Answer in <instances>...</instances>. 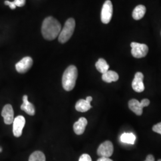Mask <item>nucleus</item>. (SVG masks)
Returning <instances> with one entry per match:
<instances>
[{
    "instance_id": "393cba45",
    "label": "nucleus",
    "mask_w": 161,
    "mask_h": 161,
    "mask_svg": "<svg viewBox=\"0 0 161 161\" xmlns=\"http://www.w3.org/2000/svg\"><path fill=\"white\" fill-rule=\"evenodd\" d=\"M97 161H113L110 159L109 158H106V157H100Z\"/></svg>"
},
{
    "instance_id": "f257e3e1",
    "label": "nucleus",
    "mask_w": 161,
    "mask_h": 161,
    "mask_svg": "<svg viewBox=\"0 0 161 161\" xmlns=\"http://www.w3.org/2000/svg\"><path fill=\"white\" fill-rule=\"evenodd\" d=\"M62 30L60 22L52 16L44 19L42 25L41 32L43 37L47 40L52 41L56 39Z\"/></svg>"
},
{
    "instance_id": "a211bd4d",
    "label": "nucleus",
    "mask_w": 161,
    "mask_h": 161,
    "mask_svg": "<svg viewBox=\"0 0 161 161\" xmlns=\"http://www.w3.org/2000/svg\"><path fill=\"white\" fill-rule=\"evenodd\" d=\"M136 136L133 133H124L121 135V142L127 144H134L136 141Z\"/></svg>"
},
{
    "instance_id": "ddd939ff",
    "label": "nucleus",
    "mask_w": 161,
    "mask_h": 161,
    "mask_svg": "<svg viewBox=\"0 0 161 161\" xmlns=\"http://www.w3.org/2000/svg\"><path fill=\"white\" fill-rule=\"evenodd\" d=\"M20 108L28 115L31 116L35 115V109L34 106L28 101V97L26 95H25L23 97V104L21 105Z\"/></svg>"
},
{
    "instance_id": "bb28decb",
    "label": "nucleus",
    "mask_w": 161,
    "mask_h": 161,
    "mask_svg": "<svg viewBox=\"0 0 161 161\" xmlns=\"http://www.w3.org/2000/svg\"><path fill=\"white\" fill-rule=\"evenodd\" d=\"M2 151V148L0 147V152Z\"/></svg>"
},
{
    "instance_id": "0eeeda50",
    "label": "nucleus",
    "mask_w": 161,
    "mask_h": 161,
    "mask_svg": "<svg viewBox=\"0 0 161 161\" xmlns=\"http://www.w3.org/2000/svg\"><path fill=\"white\" fill-rule=\"evenodd\" d=\"M98 155L100 157L109 158L114 153V146L111 142L106 141L100 144L97 151Z\"/></svg>"
},
{
    "instance_id": "1a4fd4ad",
    "label": "nucleus",
    "mask_w": 161,
    "mask_h": 161,
    "mask_svg": "<svg viewBox=\"0 0 161 161\" xmlns=\"http://www.w3.org/2000/svg\"><path fill=\"white\" fill-rule=\"evenodd\" d=\"M33 64V60L31 57L23 58L16 64V70L20 74H25L29 70Z\"/></svg>"
},
{
    "instance_id": "a878e982",
    "label": "nucleus",
    "mask_w": 161,
    "mask_h": 161,
    "mask_svg": "<svg viewBox=\"0 0 161 161\" xmlns=\"http://www.w3.org/2000/svg\"><path fill=\"white\" fill-rule=\"evenodd\" d=\"M86 101L88 102H89V103H91V102L92 100V97H91V96H88V97H87L86 98Z\"/></svg>"
},
{
    "instance_id": "4468645a",
    "label": "nucleus",
    "mask_w": 161,
    "mask_h": 161,
    "mask_svg": "<svg viewBox=\"0 0 161 161\" xmlns=\"http://www.w3.org/2000/svg\"><path fill=\"white\" fill-rule=\"evenodd\" d=\"M92 108L90 103L88 102L86 100L80 99L75 104V109L80 112H86Z\"/></svg>"
},
{
    "instance_id": "9b49d317",
    "label": "nucleus",
    "mask_w": 161,
    "mask_h": 161,
    "mask_svg": "<svg viewBox=\"0 0 161 161\" xmlns=\"http://www.w3.org/2000/svg\"><path fill=\"white\" fill-rule=\"evenodd\" d=\"M1 115L4 118L5 124L7 125L12 124L14 121V111L11 104H6L3 108Z\"/></svg>"
},
{
    "instance_id": "2eb2a0df",
    "label": "nucleus",
    "mask_w": 161,
    "mask_h": 161,
    "mask_svg": "<svg viewBox=\"0 0 161 161\" xmlns=\"http://www.w3.org/2000/svg\"><path fill=\"white\" fill-rule=\"evenodd\" d=\"M102 80L107 83H111L112 82H116L119 79L118 74L113 70H108L106 73L103 74Z\"/></svg>"
},
{
    "instance_id": "cd10ccee",
    "label": "nucleus",
    "mask_w": 161,
    "mask_h": 161,
    "mask_svg": "<svg viewBox=\"0 0 161 161\" xmlns=\"http://www.w3.org/2000/svg\"><path fill=\"white\" fill-rule=\"evenodd\" d=\"M158 161H161V159H159Z\"/></svg>"
},
{
    "instance_id": "f03ea898",
    "label": "nucleus",
    "mask_w": 161,
    "mask_h": 161,
    "mask_svg": "<svg viewBox=\"0 0 161 161\" xmlns=\"http://www.w3.org/2000/svg\"><path fill=\"white\" fill-rule=\"evenodd\" d=\"M78 78V69L74 65H70L64 72L62 76V86L64 89L70 92L75 86Z\"/></svg>"
},
{
    "instance_id": "f3484780",
    "label": "nucleus",
    "mask_w": 161,
    "mask_h": 161,
    "mask_svg": "<svg viewBox=\"0 0 161 161\" xmlns=\"http://www.w3.org/2000/svg\"><path fill=\"white\" fill-rule=\"evenodd\" d=\"M95 66L98 71L102 74L106 73L109 69V65L106 62V61L102 58H99L97 62L96 63Z\"/></svg>"
},
{
    "instance_id": "4be33fe9",
    "label": "nucleus",
    "mask_w": 161,
    "mask_h": 161,
    "mask_svg": "<svg viewBox=\"0 0 161 161\" xmlns=\"http://www.w3.org/2000/svg\"><path fill=\"white\" fill-rule=\"evenodd\" d=\"M4 4H6V6H9V7L12 10L15 9L16 8V7H17V6H16V4H15L14 1L11 2V1H6L4 2Z\"/></svg>"
},
{
    "instance_id": "6ab92c4d",
    "label": "nucleus",
    "mask_w": 161,
    "mask_h": 161,
    "mask_svg": "<svg viewBox=\"0 0 161 161\" xmlns=\"http://www.w3.org/2000/svg\"><path fill=\"white\" fill-rule=\"evenodd\" d=\"M29 161H46V156L41 151H35L29 158Z\"/></svg>"
},
{
    "instance_id": "412c9836",
    "label": "nucleus",
    "mask_w": 161,
    "mask_h": 161,
    "mask_svg": "<svg viewBox=\"0 0 161 161\" xmlns=\"http://www.w3.org/2000/svg\"><path fill=\"white\" fill-rule=\"evenodd\" d=\"M152 130L153 131L157 132L158 134H160L161 135V122L155 125L152 128Z\"/></svg>"
},
{
    "instance_id": "20e7f679",
    "label": "nucleus",
    "mask_w": 161,
    "mask_h": 161,
    "mask_svg": "<svg viewBox=\"0 0 161 161\" xmlns=\"http://www.w3.org/2000/svg\"><path fill=\"white\" fill-rule=\"evenodd\" d=\"M149 104V100L147 98L143 99L140 102L136 99H131L128 102V107L134 114L140 116L143 114V109L144 107L148 106Z\"/></svg>"
},
{
    "instance_id": "6e6552de",
    "label": "nucleus",
    "mask_w": 161,
    "mask_h": 161,
    "mask_svg": "<svg viewBox=\"0 0 161 161\" xmlns=\"http://www.w3.org/2000/svg\"><path fill=\"white\" fill-rule=\"evenodd\" d=\"M25 122V119L23 116H18L14 118L13 122V132L15 137H19L22 136Z\"/></svg>"
},
{
    "instance_id": "f8f14e48",
    "label": "nucleus",
    "mask_w": 161,
    "mask_h": 161,
    "mask_svg": "<svg viewBox=\"0 0 161 161\" xmlns=\"http://www.w3.org/2000/svg\"><path fill=\"white\" fill-rule=\"evenodd\" d=\"M88 121L84 117H81L79 120L76 121L74 125V130L76 134L81 135L86 130V127L87 125Z\"/></svg>"
},
{
    "instance_id": "c85d7f7f",
    "label": "nucleus",
    "mask_w": 161,
    "mask_h": 161,
    "mask_svg": "<svg viewBox=\"0 0 161 161\" xmlns=\"http://www.w3.org/2000/svg\"><path fill=\"white\" fill-rule=\"evenodd\" d=\"M145 161H147V160H145Z\"/></svg>"
},
{
    "instance_id": "b1692460",
    "label": "nucleus",
    "mask_w": 161,
    "mask_h": 161,
    "mask_svg": "<svg viewBox=\"0 0 161 161\" xmlns=\"http://www.w3.org/2000/svg\"><path fill=\"white\" fill-rule=\"evenodd\" d=\"M146 160L148 161H155V158L152 155H149L147 156Z\"/></svg>"
},
{
    "instance_id": "7ed1b4c3",
    "label": "nucleus",
    "mask_w": 161,
    "mask_h": 161,
    "mask_svg": "<svg viewBox=\"0 0 161 161\" xmlns=\"http://www.w3.org/2000/svg\"><path fill=\"white\" fill-rule=\"evenodd\" d=\"M75 28V20L73 18H69L66 20L63 29L58 35V41L60 43H65L71 38Z\"/></svg>"
},
{
    "instance_id": "9d476101",
    "label": "nucleus",
    "mask_w": 161,
    "mask_h": 161,
    "mask_svg": "<svg viewBox=\"0 0 161 161\" xmlns=\"http://www.w3.org/2000/svg\"><path fill=\"white\" fill-rule=\"evenodd\" d=\"M144 75L142 72H137L132 82V89L137 92H143L144 90V85L143 83Z\"/></svg>"
},
{
    "instance_id": "423d86ee",
    "label": "nucleus",
    "mask_w": 161,
    "mask_h": 161,
    "mask_svg": "<svg viewBox=\"0 0 161 161\" xmlns=\"http://www.w3.org/2000/svg\"><path fill=\"white\" fill-rule=\"evenodd\" d=\"M113 14V5L110 0L104 2L101 12V20L104 24L109 23Z\"/></svg>"
},
{
    "instance_id": "39448f33",
    "label": "nucleus",
    "mask_w": 161,
    "mask_h": 161,
    "mask_svg": "<svg viewBox=\"0 0 161 161\" xmlns=\"http://www.w3.org/2000/svg\"><path fill=\"white\" fill-rule=\"evenodd\" d=\"M131 54L134 58H140L146 56L149 52V48L144 44H140L135 42L131 43Z\"/></svg>"
},
{
    "instance_id": "dca6fc26",
    "label": "nucleus",
    "mask_w": 161,
    "mask_h": 161,
    "mask_svg": "<svg viewBox=\"0 0 161 161\" xmlns=\"http://www.w3.org/2000/svg\"><path fill=\"white\" fill-rule=\"evenodd\" d=\"M146 12V7L143 5H138L137 6L132 12V17L134 20H138L144 17Z\"/></svg>"
},
{
    "instance_id": "aec40b11",
    "label": "nucleus",
    "mask_w": 161,
    "mask_h": 161,
    "mask_svg": "<svg viewBox=\"0 0 161 161\" xmlns=\"http://www.w3.org/2000/svg\"><path fill=\"white\" fill-rule=\"evenodd\" d=\"M79 161H92V159L89 155L83 154L80 156Z\"/></svg>"
},
{
    "instance_id": "5701e85b",
    "label": "nucleus",
    "mask_w": 161,
    "mask_h": 161,
    "mask_svg": "<svg viewBox=\"0 0 161 161\" xmlns=\"http://www.w3.org/2000/svg\"><path fill=\"white\" fill-rule=\"evenodd\" d=\"M16 6L17 7H23L26 3V0H14V1Z\"/></svg>"
}]
</instances>
